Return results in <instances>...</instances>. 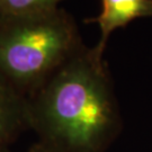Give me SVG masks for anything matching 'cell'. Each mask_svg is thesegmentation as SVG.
Wrapping results in <instances>:
<instances>
[{"instance_id":"cell-4","label":"cell","mask_w":152,"mask_h":152,"mask_svg":"<svg viewBox=\"0 0 152 152\" xmlns=\"http://www.w3.org/2000/svg\"><path fill=\"white\" fill-rule=\"evenodd\" d=\"M27 129V99L0 75V148H8Z\"/></svg>"},{"instance_id":"cell-6","label":"cell","mask_w":152,"mask_h":152,"mask_svg":"<svg viewBox=\"0 0 152 152\" xmlns=\"http://www.w3.org/2000/svg\"><path fill=\"white\" fill-rule=\"evenodd\" d=\"M28 152H49L46 149H44L41 144H35V145H33L31 149H29V151Z\"/></svg>"},{"instance_id":"cell-7","label":"cell","mask_w":152,"mask_h":152,"mask_svg":"<svg viewBox=\"0 0 152 152\" xmlns=\"http://www.w3.org/2000/svg\"><path fill=\"white\" fill-rule=\"evenodd\" d=\"M0 152H10L9 148H0Z\"/></svg>"},{"instance_id":"cell-5","label":"cell","mask_w":152,"mask_h":152,"mask_svg":"<svg viewBox=\"0 0 152 152\" xmlns=\"http://www.w3.org/2000/svg\"><path fill=\"white\" fill-rule=\"evenodd\" d=\"M62 0H0V16L29 15L59 8Z\"/></svg>"},{"instance_id":"cell-2","label":"cell","mask_w":152,"mask_h":152,"mask_svg":"<svg viewBox=\"0 0 152 152\" xmlns=\"http://www.w3.org/2000/svg\"><path fill=\"white\" fill-rule=\"evenodd\" d=\"M85 48L64 9L0 16V75L26 99Z\"/></svg>"},{"instance_id":"cell-1","label":"cell","mask_w":152,"mask_h":152,"mask_svg":"<svg viewBox=\"0 0 152 152\" xmlns=\"http://www.w3.org/2000/svg\"><path fill=\"white\" fill-rule=\"evenodd\" d=\"M27 108L29 129L49 152H104L118 124L107 66L87 46L28 98Z\"/></svg>"},{"instance_id":"cell-3","label":"cell","mask_w":152,"mask_h":152,"mask_svg":"<svg viewBox=\"0 0 152 152\" xmlns=\"http://www.w3.org/2000/svg\"><path fill=\"white\" fill-rule=\"evenodd\" d=\"M100 5L99 15L85 20L99 26L100 38L94 48L99 56H103L107 41L114 31L126 27L137 18L152 17V0H100Z\"/></svg>"}]
</instances>
